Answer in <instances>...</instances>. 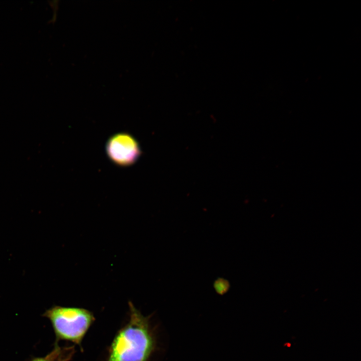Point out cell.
<instances>
[{
    "label": "cell",
    "mask_w": 361,
    "mask_h": 361,
    "mask_svg": "<svg viewBox=\"0 0 361 361\" xmlns=\"http://www.w3.org/2000/svg\"><path fill=\"white\" fill-rule=\"evenodd\" d=\"M128 321L115 334L106 361H148L157 349L155 329L129 302Z\"/></svg>",
    "instance_id": "6da1fadb"
},
{
    "label": "cell",
    "mask_w": 361,
    "mask_h": 361,
    "mask_svg": "<svg viewBox=\"0 0 361 361\" xmlns=\"http://www.w3.org/2000/svg\"><path fill=\"white\" fill-rule=\"evenodd\" d=\"M51 323L55 342L60 340L72 342L82 347V342L94 322L93 313L85 308L54 306L42 315Z\"/></svg>",
    "instance_id": "7a4b0ae2"
},
{
    "label": "cell",
    "mask_w": 361,
    "mask_h": 361,
    "mask_svg": "<svg viewBox=\"0 0 361 361\" xmlns=\"http://www.w3.org/2000/svg\"><path fill=\"white\" fill-rule=\"evenodd\" d=\"M106 151L109 158L121 166L133 164L141 154L137 141L125 132L117 133L111 136L106 143Z\"/></svg>",
    "instance_id": "3957f363"
},
{
    "label": "cell",
    "mask_w": 361,
    "mask_h": 361,
    "mask_svg": "<svg viewBox=\"0 0 361 361\" xmlns=\"http://www.w3.org/2000/svg\"><path fill=\"white\" fill-rule=\"evenodd\" d=\"M75 352V346H61L55 342L52 350L43 357H35L30 361H69Z\"/></svg>",
    "instance_id": "277c9868"
},
{
    "label": "cell",
    "mask_w": 361,
    "mask_h": 361,
    "mask_svg": "<svg viewBox=\"0 0 361 361\" xmlns=\"http://www.w3.org/2000/svg\"><path fill=\"white\" fill-rule=\"evenodd\" d=\"M214 287L216 292L220 295H223L229 290L230 288L229 282L223 278H219L215 280Z\"/></svg>",
    "instance_id": "5b68a950"
}]
</instances>
